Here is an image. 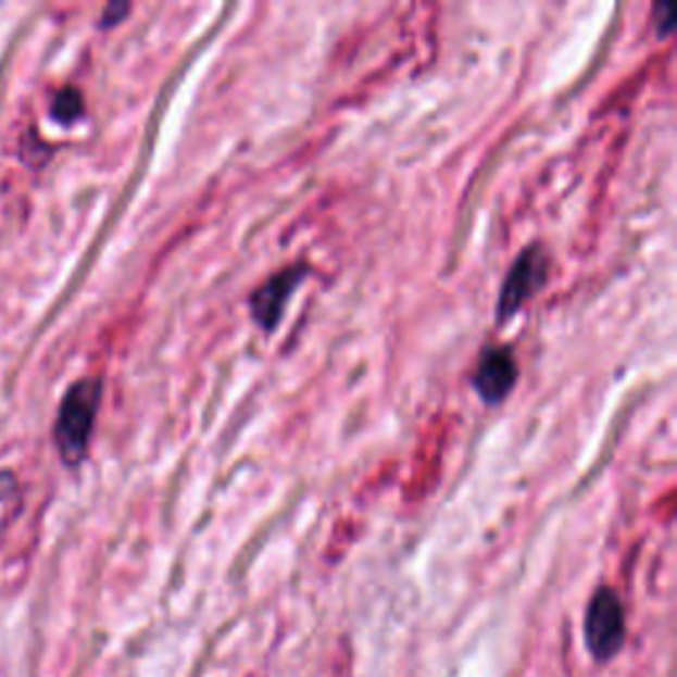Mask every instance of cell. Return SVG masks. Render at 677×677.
<instances>
[{
    "instance_id": "cell-4",
    "label": "cell",
    "mask_w": 677,
    "mask_h": 677,
    "mask_svg": "<svg viewBox=\"0 0 677 677\" xmlns=\"http://www.w3.org/2000/svg\"><path fill=\"white\" fill-rule=\"evenodd\" d=\"M518 376V365L514 352L509 347H492L479 360V368L474 374V389L487 405H498L511 394Z\"/></svg>"
},
{
    "instance_id": "cell-2",
    "label": "cell",
    "mask_w": 677,
    "mask_h": 677,
    "mask_svg": "<svg viewBox=\"0 0 677 677\" xmlns=\"http://www.w3.org/2000/svg\"><path fill=\"white\" fill-rule=\"evenodd\" d=\"M548 267H551V260H548L546 249L538 247V243L518 254L509 276L503 280V289H500L498 321L511 318L529 299L538 294L548 280Z\"/></svg>"
},
{
    "instance_id": "cell-5",
    "label": "cell",
    "mask_w": 677,
    "mask_h": 677,
    "mask_svg": "<svg viewBox=\"0 0 677 677\" xmlns=\"http://www.w3.org/2000/svg\"><path fill=\"white\" fill-rule=\"evenodd\" d=\"M304 267H289V271H280L278 276H273L265 286H260L252 294V315L265 331L278 326L284 308L289 304V297L294 294V289L304 280Z\"/></svg>"
},
{
    "instance_id": "cell-3",
    "label": "cell",
    "mask_w": 677,
    "mask_h": 677,
    "mask_svg": "<svg viewBox=\"0 0 677 677\" xmlns=\"http://www.w3.org/2000/svg\"><path fill=\"white\" fill-rule=\"evenodd\" d=\"M585 638L595 659H612L625 640V609L614 590L601 588L585 614Z\"/></svg>"
},
{
    "instance_id": "cell-6",
    "label": "cell",
    "mask_w": 677,
    "mask_h": 677,
    "mask_svg": "<svg viewBox=\"0 0 677 677\" xmlns=\"http://www.w3.org/2000/svg\"><path fill=\"white\" fill-rule=\"evenodd\" d=\"M53 114L59 122H75L83 114V96L80 90L64 88L59 90L57 99H53Z\"/></svg>"
},
{
    "instance_id": "cell-7",
    "label": "cell",
    "mask_w": 677,
    "mask_h": 677,
    "mask_svg": "<svg viewBox=\"0 0 677 677\" xmlns=\"http://www.w3.org/2000/svg\"><path fill=\"white\" fill-rule=\"evenodd\" d=\"M675 16H677V9L673 3H659L654 9V20H656V29L659 35H669L675 27Z\"/></svg>"
},
{
    "instance_id": "cell-1",
    "label": "cell",
    "mask_w": 677,
    "mask_h": 677,
    "mask_svg": "<svg viewBox=\"0 0 677 677\" xmlns=\"http://www.w3.org/2000/svg\"><path fill=\"white\" fill-rule=\"evenodd\" d=\"M101 384L96 379H83L70 387L64 402L59 408L57 437L59 453L66 463H77L88 450L90 435H93L96 416H99Z\"/></svg>"
}]
</instances>
